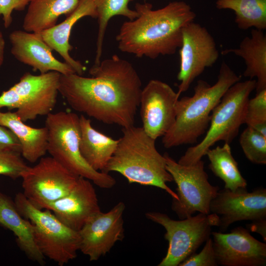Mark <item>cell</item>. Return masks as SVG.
<instances>
[{
  "instance_id": "1f68e13d",
  "label": "cell",
  "mask_w": 266,
  "mask_h": 266,
  "mask_svg": "<svg viewBox=\"0 0 266 266\" xmlns=\"http://www.w3.org/2000/svg\"><path fill=\"white\" fill-rule=\"evenodd\" d=\"M29 1L30 0H0V16H2L5 28H9L12 23V12L24 10Z\"/></svg>"
},
{
  "instance_id": "f1b7e54d",
  "label": "cell",
  "mask_w": 266,
  "mask_h": 266,
  "mask_svg": "<svg viewBox=\"0 0 266 266\" xmlns=\"http://www.w3.org/2000/svg\"><path fill=\"white\" fill-rule=\"evenodd\" d=\"M244 124L266 137V89L249 100Z\"/></svg>"
},
{
  "instance_id": "7c38bea8",
  "label": "cell",
  "mask_w": 266,
  "mask_h": 266,
  "mask_svg": "<svg viewBox=\"0 0 266 266\" xmlns=\"http://www.w3.org/2000/svg\"><path fill=\"white\" fill-rule=\"evenodd\" d=\"M180 68L177 78L179 97L188 90L194 80L217 61L219 53L215 41L206 28L194 21L182 30L179 48Z\"/></svg>"
},
{
  "instance_id": "e575fe53",
  "label": "cell",
  "mask_w": 266,
  "mask_h": 266,
  "mask_svg": "<svg viewBox=\"0 0 266 266\" xmlns=\"http://www.w3.org/2000/svg\"><path fill=\"white\" fill-rule=\"evenodd\" d=\"M5 46L4 36L0 29V68L4 62Z\"/></svg>"
},
{
  "instance_id": "7a4b0ae2",
  "label": "cell",
  "mask_w": 266,
  "mask_h": 266,
  "mask_svg": "<svg viewBox=\"0 0 266 266\" xmlns=\"http://www.w3.org/2000/svg\"><path fill=\"white\" fill-rule=\"evenodd\" d=\"M137 17L123 23L116 36L119 50L152 59L175 54L181 45L182 30L196 15L183 1L153 9L150 3H136Z\"/></svg>"
},
{
  "instance_id": "484cf974",
  "label": "cell",
  "mask_w": 266,
  "mask_h": 266,
  "mask_svg": "<svg viewBox=\"0 0 266 266\" xmlns=\"http://www.w3.org/2000/svg\"><path fill=\"white\" fill-rule=\"evenodd\" d=\"M215 4L219 9L233 10L241 30L266 29V0H216Z\"/></svg>"
},
{
  "instance_id": "4fadbf2b",
  "label": "cell",
  "mask_w": 266,
  "mask_h": 266,
  "mask_svg": "<svg viewBox=\"0 0 266 266\" xmlns=\"http://www.w3.org/2000/svg\"><path fill=\"white\" fill-rule=\"evenodd\" d=\"M210 212L219 217L218 227L222 233L236 222L266 220V189L260 187L250 192L246 188L219 189L211 201Z\"/></svg>"
},
{
  "instance_id": "44dd1931",
  "label": "cell",
  "mask_w": 266,
  "mask_h": 266,
  "mask_svg": "<svg viewBox=\"0 0 266 266\" xmlns=\"http://www.w3.org/2000/svg\"><path fill=\"white\" fill-rule=\"evenodd\" d=\"M233 53L241 57L246 65L243 76L256 77V93L266 89V36L263 31L253 29L250 36H246L238 48L226 49L222 54Z\"/></svg>"
},
{
  "instance_id": "8fae6325",
  "label": "cell",
  "mask_w": 266,
  "mask_h": 266,
  "mask_svg": "<svg viewBox=\"0 0 266 266\" xmlns=\"http://www.w3.org/2000/svg\"><path fill=\"white\" fill-rule=\"evenodd\" d=\"M79 176L52 157H42L22 174L23 194L38 208L65 196L73 189Z\"/></svg>"
},
{
  "instance_id": "d6986e66",
  "label": "cell",
  "mask_w": 266,
  "mask_h": 266,
  "mask_svg": "<svg viewBox=\"0 0 266 266\" xmlns=\"http://www.w3.org/2000/svg\"><path fill=\"white\" fill-rule=\"evenodd\" d=\"M97 18V13L93 0H79L74 10L59 24L39 33L45 42L52 49L58 52L64 62L70 66L75 73L82 75L86 67L79 61L69 54L72 47L69 43L71 30L74 24L85 17Z\"/></svg>"
},
{
  "instance_id": "4dcf8cb0",
  "label": "cell",
  "mask_w": 266,
  "mask_h": 266,
  "mask_svg": "<svg viewBox=\"0 0 266 266\" xmlns=\"http://www.w3.org/2000/svg\"><path fill=\"white\" fill-rule=\"evenodd\" d=\"M213 241L210 237L205 242L201 251L195 253L180 263L179 266H217Z\"/></svg>"
},
{
  "instance_id": "2e32d148",
  "label": "cell",
  "mask_w": 266,
  "mask_h": 266,
  "mask_svg": "<svg viewBox=\"0 0 266 266\" xmlns=\"http://www.w3.org/2000/svg\"><path fill=\"white\" fill-rule=\"evenodd\" d=\"M211 235L218 266L266 265V244L254 238L248 229L239 226L229 233L213 232Z\"/></svg>"
},
{
  "instance_id": "603a6c76",
  "label": "cell",
  "mask_w": 266,
  "mask_h": 266,
  "mask_svg": "<svg viewBox=\"0 0 266 266\" xmlns=\"http://www.w3.org/2000/svg\"><path fill=\"white\" fill-rule=\"evenodd\" d=\"M0 125L16 135L21 144V155L29 162H36L47 152L48 133L46 127H31L20 120L15 112L10 111H0Z\"/></svg>"
},
{
  "instance_id": "4316f807",
  "label": "cell",
  "mask_w": 266,
  "mask_h": 266,
  "mask_svg": "<svg viewBox=\"0 0 266 266\" xmlns=\"http://www.w3.org/2000/svg\"><path fill=\"white\" fill-rule=\"evenodd\" d=\"M133 0H93L99 24L94 65H99L101 61L103 39L109 20L115 16H122L129 20L138 17V14L135 10L129 7V3Z\"/></svg>"
},
{
  "instance_id": "83f0119b",
  "label": "cell",
  "mask_w": 266,
  "mask_h": 266,
  "mask_svg": "<svg viewBox=\"0 0 266 266\" xmlns=\"http://www.w3.org/2000/svg\"><path fill=\"white\" fill-rule=\"evenodd\" d=\"M239 143L246 158L251 163L266 164V137L247 127L239 137Z\"/></svg>"
},
{
  "instance_id": "ac0fdd59",
  "label": "cell",
  "mask_w": 266,
  "mask_h": 266,
  "mask_svg": "<svg viewBox=\"0 0 266 266\" xmlns=\"http://www.w3.org/2000/svg\"><path fill=\"white\" fill-rule=\"evenodd\" d=\"M9 39L13 57L41 74L51 71L63 75L75 73L66 63L55 58L52 49L43 40L40 33L15 30L9 34Z\"/></svg>"
},
{
  "instance_id": "5bb4252c",
  "label": "cell",
  "mask_w": 266,
  "mask_h": 266,
  "mask_svg": "<svg viewBox=\"0 0 266 266\" xmlns=\"http://www.w3.org/2000/svg\"><path fill=\"white\" fill-rule=\"evenodd\" d=\"M179 98L170 85L157 79L150 80L142 89L139 105L142 128L151 138L163 137L170 129Z\"/></svg>"
},
{
  "instance_id": "f546056e",
  "label": "cell",
  "mask_w": 266,
  "mask_h": 266,
  "mask_svg": "<svg viewBox=\"0 0 266 266\" xmlns=\"http://www.w3.org/2000/svg\"><path fill=\"white\" fill-rule=\"evenodd\" d=\"M29 167L20 153L13 151H0V175L16 179L21 177Z\"/></svg>"
},
{
  "instance_id": "277c9868",
  "label": "cell",
  "mask_w": 266,
  "mask_h": 266,
  "mask_svg": "<svg viewBox=\"0 0 266 266\" xmlns=\"http://www.w3.org/2000/svg\"><path fill=\"white\" fill-rule=\"evenodd\" d=\"M240 79L241 77L223 62L214 85L198 80L192 96L183 97L176 101L175 121L163 136L164 146L171 148L196 143L207 130L214 108L229 88Z\"/></svg>"
},
{
  "instance_id": "3957f363",
  "label": "cell",
  "mask_w": 266,
  "mask_h": 266,
  "mask_svg": "<svg viewBox=\"0 0 266 266\" xmlns=\"http://www.w3.org/2000/svg\"><path fill=\"white\" fill-rule=\"evenodd\" d=\"M122 133L117 148L102 172H117L129 183L160 188L172 200H177L176 193L167 185L173 178L166 169L164 156L156 147V140L142 127L134 125L122 128Z\"/></svg>"
},
{
  "instance_id": "ba28073f",
  "label": "cell",
  "mask_w": 266,
  "mask_h": 266,
  "mask_svg": "<svg viewBox=\"0 0 266 266\" xmlns=\"http://www.w3.org/2000/svg\"><path fill=\"white\" fill-rule=\"evenodd\" d=\"M145 216L166 230L164 237L168 242V247L158 266H179L210 237L212 227H218L219 223L218 215L212 213H199L179 220L155 211L146 212Z\"/></svg>"
},
{
  "instance_id": "9c48e42d",
  "label": "cell",
  "mask_w": 266,
  "mask_h": 266,
  "mask_svg": "<svg viewBox=\"0 0 266 266\" xmlns=\"http://www.w3.org/2000/svg\"><path fill=\"white\" fill-rule=\"evenodd\" d=\"M61 73L54 71L33 75L25 73L19 82L0 95V109H16L23 122L47 116L55 107Z\"/></svg>"
},
{
  "instance_id": "e0dca14e",
  "label": "cell",
  "mask_w": 266,
  "mask_h": 266,
  "mask_svg": "<svg viewBox=\"0 0 266 266\" xmlns=\"http://www.w3.org/2000/svg\"><path fill=\"white\" fill-rule=\"evenodd\" d=\"M42 209L50 210L63 224L77 232L91 217L101 211L91 181L80 176L69 193L45 204Z\"/></svg>"
},
{
  "instance_id": "7402d4cb",
  "label": "cell",
  "mask_w": 266,
  "mask_h": 266,
  "mask_svg": "<svg viewBox=\"0 0 266 266\" xmlns=\"http://www.w3.org/2000/svg\"><path fill=\"white\" fill-rule=\"evenodd\" d=\"M79 122L81 154L91 167L102 172L117 148L118 140L96 130L90 119L83 114L79 117Z\"/></svg>"
},
{
  "instance_id": "8992f818",
  "label": "cell",
  "mask_w": 266,
  "mask_h": 266,
  "mask_svg": "<svg viewBox=\"0 0 266 266\" xmlns=\"http://www.w3.org/2000/svg\"><path fill=\"white\" fill-rule=\"evenodd\" d=\"M48 133L47 152L51 157L77 176L92 181L103 189H110L115 179L108 173L94 169L82 157L79 148V117L70 112L50 113L46 116Z\"/></svg>"
},
{
  "instance_id": "52a82bcc",
  "label": "cell",
  "mask_w": 266,
  "mask_h": 266,
  "mask_svg": "<svg viewBox=\"0 0 266 266\" xmlns=\"http://www.w3.org/2000/svg\"><path fill=\"white\" fill-rule=\"evenodd\" d=\"M14 201L21 215L33 224L36 243L45 257L63 266L77 257L78 232L63 224L50 210L35 207L22 193L16 195Z\"/></svg>"
},
{
  "instance_id": "9a60e30c",
  "label": "cell",
  "mask_w": 266,
  "mask_h": 266,
  "mask_svg": "<svg viewBox=\"0 0 266 266\" xmlns=\"http://www.w3.org/2000/svg\"><path fill=\"white\" fill-rule=\"evenodd\" d=\"M125 204L120 201L106 212L91 217L78 231L79 250L96 261L110 252L115 244L124 237L123 213Z\"/></svg>"
},
{
  "instance_id": "30bf717a",
  "label": "cell",
  "mask_w": 266,
  "mask_h": 266,
  "mask_svg": "<svg viewBox=\"0 0 266 266\" xmlns=\"http://www.w3.org/2000/svg\"><path fill=\"white\" fill-rule=\"evenodd\" d=\"M167 171L176 184L177 200H172L171 209L179 219L192 216L196 212L209 214L211 201L219 188L211 185L200 160L193 165L179 164L167 153L164 154Z\"/></svg>"
},
{
  "instance_id": "d6a6232c",
  "label": "cell",
  "mask_w": 266,
  "mask_h": 266,
  "mask_svg": "<svg viewBox=\"0 0 266 266\" xmlns=\"http://www.w3.org/2000/svg\"><path fill=\"white\" fill-rule=\"evenodd\" d=\"M13 151L21 153V144L14 133L7 128L0 125V151Z\"/></svg>"
},
{
  "instance_id": "6da1fadb",
  "label": "cell",
  "mask_w": 266,
  "mask_h": 266,
  "mask_svg": "<svg viewBox=\"0 0 266 266\" xmlns=\"http://www.w3.org/2000/svg\"><path fill=\"white\" fill-rule=\"evenodd\" d=\"M89 73L61 74L59 94L74 110L101 122L133 126L142 88L132 64L114 55L94 65Z\"/></svg>"
},
{
  "instance_id": "836d02e7",
  "label": "cell",
  "mask_w": 266,
  "mask_h": 266,
  "mask_svg": "<svg viewBox=\"0 0 266 266\" xmlns=\"http://www.w3.org/2000/svg\"><path fill=\"white\" fill-rule=\"evenodd\" d=\"M248 229L260 234L264 241H266V220L256 222L247 225Z\"/></svg>"
},
{
  "instance_id": "5b68a950",
  "label": "cell",
  "mask_w": 266,
  "mask_h": 266,
  "mask_svg": "<svg viewBox=\"0 0 266 266\" xmlns=\"http://www.w3.org/2000/svg\"><path fill=\"white\" fill-rule=\"evenodd\" d=\"M256 85L255 79H249L239 81L230 87L212 111L204 138L188 148L177 162L185 166L193 165L201 160L216 142L223 141L230 144L244 124L247 104Z\"/></svg>"
},
{
  "instance_id": "d4e9b609",
  "label": "cell",
  "mask_w": 266,
  "mask_h": 266,
  "mask_svg": "<svg viewBox=\"0 0 266 266\" xmlns=\"http://www.w3.org/2000/svg\"><path fill=\"white\" fill-rule=\"evenodd\" d=\"M205 155L210 162L209 169L224 183V188L234 191L239 188H246L247 183L240 172L238 163L232 154L230 144L209 149Z\"/></svg>"
},
{
  "instance_id": "ffe728a7",
  "label": "cell",
  "mask_w": 266,
  "mask_h": 266,
  "mask_svg": "<svg viewBox=\"0 0 266 266\" xmlns=\"http://www.w3.org/2000/svg\"><path fill=\"white\" fill-rule=\"evenodd\" d=\"M0 225L13 233L18 246L30 260L45 264V257L34 238L33 224L21 215L14 201L0 191Z\"/></svg>"
},
{
  "instance_id": "cb8c5ba5",
  "label": "cell",
  "mask_w": 266,
  "mask_h": 266,
  "mask_svg": "<svg viewBox=\"0 0 266 266\" xmlns=\"http://www.w3.org/2000/svg\"><path fill=\"white\" fill-rule=\"evenodd\" d=\"M79 0H30L22 27L28 32L39 33L56 24L59 17L69 15Z\"/></svg>"
}]
</instances>
